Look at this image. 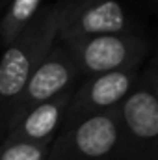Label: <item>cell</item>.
<instances>
[{
	"label": "cell",
	"mask_w": 158,
	"mask_h": 160,
	"mask_svg": "<svg viewBox=\"0 0 158 160\" xmlns=\"http://www.w3.org/2000/svg\"><path fill=\"white\" fill-rule=\"evenodd\" d=\"M114 160H158V75L155 58L119 104Z\"/></svg>",
	"instance_id": "1"
},
{
	"label": "cell",
	"mask_w": 158,
	"mask_h": 160,
	"mask_svg": "<svg viewBox=\"0 0 158 160\" xmlns=\"http://www.w3.org/2000/svg\"><path fill=\"white\" fill-rule=\"evenodd\" d=\"M58 13L54 4H45L37 17L11 41L0 56V110L7 112L32 73L56 45Z\"/></svg>",
	"instance_id": "2"
},
{
	"label": "cell",
	"mask_w": 158,
	"mask_h": 160,
	"mask_svg": "<svg viewBox=\"0 0 158 160\" xmlns=\"http://www.w3.org/2000/svg\"><path fill=\"white\" fill-rule=\"evenodd\" d=\"M56 43L106 34H140L141 24L119 0H56Z\"/></svg>",
	"instance_id": "3"
},
{
	"label": "cell",
	"mask_w": 158,
	"mask_h": 160,
	"mask_svg": "<svg viewBox=\"0 0 158 160\" xmlns=\"http://www.w3.org/2000/svg\"><path fill=\"white\" fill-rule=\"evenodd\" d=\"M60 45L65 47L77 63L82 78L121 69H138L151 52V41L145 32L93 36Z\"/></svg>",
	"instance_id": "4"
},
{
	"label": "cell",
	"mask_w": 158,
	"mask_h": 160,
	"mask_svg": "<svg viewBox=\"0 0 158 160\" xmlns=\"http://www.w3.org/2000/svg\"><path fill=\"white\" fill-rule=\"evenodd\" d=\"M119 106L89 119L62 127L52 138L45 160H114Z\"/></svg>",
	"instance_id": "5"
},
{
	"label": "cell",
	"mask_w": 158,
	"mask_h": 160,
	"mask_svg": "<svg viewBox=\"0 0 158 160\" xmlns=\"http://www.w3.org/2000/svg\"><path fill=\"white\" fill-rule=\"evenodd\" d=\"M82 80L77 63L69 56L63 45L56 43L45 60L39 63V67L32 73V77L24 84L19 97L13 101V104L6 112V125L7 130L21 119L30 108L37 106L41 102H47L54 99L56 95L75 88Z\"/></svg>",
	"instance_id": "6"
},
{
	"label": "cell",
	"mask_w": 158,
	"mask_h": 160,
	"mask_svg": "<svg viewBox=\"0 0 158 160\" xmlns=\"http://www.w3.org/2000/svg\"><path fill=\"white\" fill-rule=\"evenodd\" d=\"M141 67L86 77L75 86L62 127H71L112 108H117L130 93Z\"/></svg>",
	"instance_id": "7"
},
{
	"label": "cell",
	"mask_w": 158,
	"mask_h": 160,
	"mask_svg": "<svg viewBox=\"0 0 158 160\" xmlns=\"http://www.w3.org/2000/svg\"><path fill=\"white\" fill-rule=\"evenodd\" d=\"M73 89L75 88L56 95L47 102H41L30 108L7 130L2 143H37L45 140H52L62 128L63 114L71 101Z\"/></svg>",
	"instance_id": "8"
},
{
	"label": "cell",
	"mask_w": 158,
	"mask_h": 160,
	"mask_svg": "<svg viewBox=\"0 0 158 160\" xmlns=\"http://www.w3.org/2000/svg\"><path fill=\"white\" fill-rule=\"evenodd\" d=\"M45 0H7L0 13V45L6 48L41 11Z\"/></svg>",
	"instance_id": "9"
},
{
	"label": "cell",
	"mask_w": 158,
	"mask_h": 160,
	"mask_svg": "<svg viewBox=\"0 0 158 160\" xmlns=\"http://www.w3.org/2000/svg\"><path fill=\"white\" fill-rule=\"evenodd\" d=\"M52 140L37 143H2L0 160H45Z\"/></svg>",
	"instance_id": "10"
},
{
	"label": "cell",
	"mask_w": 158,
	"mask_h": 160,
	"mask_svg": "<svg viewBox=\"0 0 158 160\" xmlns=\"http://www.w3.org/2000/svg\"><path fill=\"white\" fill-rule=\"evenodd\" d=\"M6 134H7V125H6V116H4V112L0 110V145H2V142H4V138H6Z\"/></svg>",
	"instance_id": "11"
},
{
	"label": "cell",
	"mask_w": 158,
	"mask_h": 160,
	"mask_svg": "<svg viewBox=\"0 0 158 160\" xmlns=\"http://www.w3.org/2000/svg\"><path fill=\"white\" fill-rule=\"evenodd\" d=\"M6 4H7V0H0V13H2V9L6 8Z\"/></svg>",
	"instance_id": "12"
},
{
	"label": "cell",
	"mask_w": 158,
	"mask_h": 160,
	"mask_svg": "<svg viewBox=\"0 0 158 160\" xmlns=\"http://www.w3.org/2000/svg\"><path fill=\"white\" fill-rule=\"evenodd\" d=\"M149 2H151V4H153V6H155V4H156V0H149Z\"/></svg>",
	"instance_id": "13"
}]
</instances>
